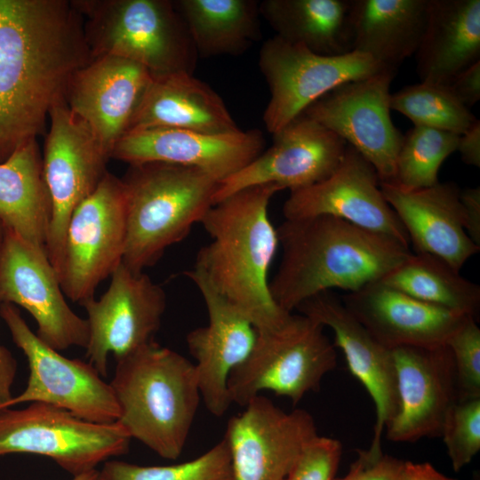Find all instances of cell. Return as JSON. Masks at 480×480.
I'll return each mask as SVG.
<instances>
[{"label": "cell", "instance_id": "6da1fadb", "mask_svg": "<svg viewBox=\"0 0 480 480\" xmlns=\"http://www.w3.org/2000/svg\"><path fill=\"white\" fill-rule=\"evenodd\" d=\"M92 59L72 2L0 0V162L43 133Z\"/></svg>", "mask_w": 480, "mask_h": 480}, {"label": "cell", "instance_id": "7a4b0ae2", "mask_svg": "<svg viewBox=\"0 0 480 480\" xmlns=\"http://www.w3.org/2000/svg\"><path fill=\"white\" fill-rule=\"evenodd\" d=\"M276 230L283 252L269 290L287 313L320 292H353L380 281L412 253L394 238L332 216L284 220Z\"/></svg>", "mask_w": 480, "mask_h": 480}, {"label": "cell", "instance_id": "3957f363", "mask_svg": "<svg viewBox=\"0 0 480 480\" xmlns=\"http://www.w3.org/2000/svg\"><path fill=\"white\" fill-rule=\"evenodd\" d=\"M280 190L274 184L241 189L213 204L200 222L212 241L198 252L195 267L257 332L279 327L292 314L275 302L268 281L279 246L268 205Z\"/></svg>", "mask_w": 480, "mask_h": 480}, {"label": "cell", "instance_id": "277c9868", "mask_svg": "<svg viewBox=\"0 0 480 480\" xmlns=\"http://www.w3.org/2000/svg\"><path fill=\"white\" fill-rule=\"evenodd\" d=\"M116 361L117 422L160 457L178 459L201 400L194 363L154 340Z\"/></svg>", "mask_w": 480, "mask_h": 480}, {"label": "cell", "instance_id": "5b68a950", "mask_svg": "<svg viewBox=\"0 0 480 480\" xmlns=\"http://www.w3.org/2000/svg\"><path fill=\"white\" fill-rule=\"evenodd\" d=\"M121 180L127 212L122 263L134 273L155 265L201 222L220 184L200 169L162 162L130 164Z\"/></svg>", "mask_w": 480, "mask_h": 480}, {"label": "cell", "instance_id": "8992f818", "mask_svg": "<svg viewBox=\"0 0 480 480\" xmlns=\"http://www.w3.org/2000/svg\"><path fill=\"white\" fill-rule=\"evenodd\" d=\"M83 16L92 58L115 56L153 77L192 73L197 53L174 3L167 0L72 1Z\"/></svg>", "mask_w": 480, "mask_h": 480}, {"label": "cell", "instance_id": "52a82bcc", "mask_svg": "<svg viewBox=\"0 0 480 480\" xmlns=\"http://www.w3.org/2000/svg\"><path fill=\"white\" fill-rule=\"evenodd\" d=\"M313 319L291 314L279 327L257 332L252 351L228 380L231 403L244 407L262 391L288 397L294 404L317 391L337 364L333 342Z\"/></svg>", "mask_w": 480, "mask_h": 480}, {"label": "cell", "instance_id": "ba28073f", "mask_svg": "<svg viewBox=\"0 0 480 480\" xmlns=\"http://www.w3.org/2000/svg\"><path fill=\"white\" fill-rule=\"evenodd\" d=\"M131 436L116 421L95 423L41 402L0 410V457L29 453L52 459L74 476L129 452Z\"/></svg>", "mask_w": 480, "mask_h": 480}, {"label": "cell", "instance_id": "9c48e42d", "mask_svg": "<svg viewBox=\"0 0 480 480\" xmlns=\"http://www.w3.org/2000/svg\"><path fill=\"white\" fill-rule=\"evenodd\" d=\"M0 316L29 367L26 388L0 410L21 403L41 402L91 422L108 424L118 420L120 408L112 387L90 362L67 358L43 342L14 305L1 304Z\"/></svg>", "mask_w": 480, "mask_h": 480}, {"label": "cell", "instance_id": "30bf717a", "mask_svg": "<svg viewBox=\"0 0 480 480\" xmlns=\"http://www.w3.org/2000/svg\"><path fill=\"white\" fill-rule=\"evenodd\" d=\"M126 236L124 184L108 172L70 216L58 274L63 293L81 306L94 298L100 282L122 263Z\"/></svg>", "mask_w": 480, "mask_h": 480}, {"label": "cell", "instance_id": "8fae6325", "mask_svg": "<svg viewBox=\"0 0 480 480\" xmlns=\"http://www.w3.org/2000/svg\"><path fill=\"white\" fill-rule=\"evenodd\" d=\"M49 120L42 156L44 176L52 203L45 251L58 275L70 216L99 186L108 172L106 166L111 156L85 122L74 114L66 102L52 109Z\"/></svg>", "mask_w": 480, "mask_h": 480}, {"label": "cell", "instance_id": "7c38bea8", "mask_svg": "<svg viewBox=\"0 0 480 480\" xmlns=\"http://www.w3.org/2000/svg\"><path fill=\"white\" fill-rule=\"evenodd\" d=\"M259 67L270 92L263 121L272 134L339 85L385 68L360 52L322 55L276 36L262 44Z\"/></svg>", "mask_w": 480, "mask_h": 480}, {"label": "cell", "instance_id": "4fadbf2b", "mask_svg": "<svg viewBox=\"0 0 480 480\" xmlns=\"http://www.w3.org/2000/svg\"><path fill=\"white\" fill-rule=\"evenodd\" d=\"M396 73L383 68L340 84L303 112L359 152L380 182L394 180L403 139L390 116L389 88Z\"/></svg>", "mask_w": 480, "mask_h": 480}, {"label": "cell", "instance_id": "5bb4252c", "mask_svg": "<svg viewBox=\"0 0 480 480\" xmlns=\"http://www.w3.org/2000/svg\"><path fill=\"white\" fill-rule=\"evenodd\" d=\"M1 304L26 309L36 322L37 337L59 352L73 346L87 347V321L65 300L46 252L4 228L0 236Z\"/></svg>", "mask_w": 480, "mask_h": 480}, {"label": "cell", "instance_id": "9a60e30c", "mask_svg": "<svg viewBox=\"0 0 480 480\" xmlns=\"http://www.w3.org/2000/svg\"><path fill=\"white\" fill-rule=\"evenodd\" d=\"M110 276L100 298L82 305L89 327L85 356L102 377L109 353L117 360L154 340L166 308L164 291L145 273L121 263Z\"/></svg>", "mask_w": 480, "mask_h": 480}, {"label": "cell", "instance_id": "2e32d148", "mask_svg": "<svg viewBox=\"0 0 480 480\" xmlns=\"http://www.w3.org/2000/svg\"><path fill=\"white\" fill-rule=\"evenodd\" d=\"M244 407L230 418L224 435L233 480H283L317 436L312 415L303 409L286 412L261 395Z\"/></svg>", "mask_w": 480, "mask_h": 480}, {"label": "cell", "instance_id": "e0dca14e", "mask_svg": "<svg viewBox=\"0 0 480 480\" xmlns=\"http://www.w3.org/2000/svg\"><path fill=\"white\" fill-rule=\"evenodd\" d=\"M273 136L268 149L220 182L214 204L249 187L274 184L292 191L316 184L333 172L348 145L303 113Z\"/></svg>", "mask_w": 480, "mask_h": 480}, {"label": "cell", "instance_id": "ac0fdd59", "mask_svg": "<svg viewBox=\"0 0 480 480\" xmlns=\"http://www.w3.org/2000/svg\"><path fill=\"white\" fill-rule=\"evenodd\" d=\"M285 220L332 216L394 238L409 247L408 236L384 198L373 166L347 145L344 156L326 179L290 191L283 206Z\"/></svg>", "mask_w": 480, "mask_h": 480}, {"label": "cell", "instance_id": "d6986e66", "mask_svg": "<svg viewBox=\"0 0 480 480\" xmlns=\"http://www.w3.org/2000/svg\"><path fill=\"white\" fill-rule=\"evenodd\" d=\"M398 408L387 425L389 441L441 436L445 416L459 399L449 348L404 346L391 349Z\"/></svg>", "mask_w": 480, "mask_h": 480}, {"label": "cell", "instance_id": "ffe728a7", "mask_svg": "<svg viewBox=\"0 0 480 480\" xmlns=\"http://www.w3.org/2000/svg\"><path fill=\"white\" fill-rule=\"evenodd\" d=\"M185 274L198 288L209 319L207 325L188 333V348L196 360L201 399L210 413L221 417L232 404L228 391L229 375L249 356L257 331L199 268L194 267Z\"/></svg>", "mask_w": 480, "mask_h": 480}, {"label": "cell", "instance_id": "44dd1931", "mask_svg": "<svg viewBox=\"0 0 480 480\" xmlns=\"http://www.w3.org/2000/svg\"><path fill=\"white\" fill-rule=\"evenodd\" d=\"M265 139L257 129L205 133L147 128L128 132L115 145L111 158L130 164L162 162L200 169L219 182L242 170L263 150Z\"/></svg>", "mask_w": 480, "mask_h": 480}, {"label": "cell", "instance_id": "7402d4cb", "mask_svg": "<svg viewBox=\"0 0 480 480\" xmlns=\"http://www.w3.org/2000/svg\"><path fill=\"white\" fill-rule=\"evenodd\" d=\"M296 310L332 331L334 347L343 352L350 372L364 387L375 405L374 434L367 450L382 453V433L398 408L391 349L380 343L332 291L308 298Z\"/></svg>", "mask_w": 480, "mask_h": 480}, {"label": "cell", "instance_id": "603a6c76", "mask_svg": "<svg viewBox=\"0 0 480 480\" xmlns=\"http://www.w3.org/2000/svg\"><path fill=\"white\" fill-rule=\"evenodd\" d=\"M153 76L139 63L99 56L74 76L66 97L69 109L110 153L125 135Z\"/></svg>", "mask_w": 480, "mask_h": 480}, {"label": "cell", "instance_id": "cb8c5ba5", "mask_svg": "<svg viewBox=\"0 0 480 480\" xmlns=\"http://www.w3.org/2000/svg\"><path fill=\"white\" fill-rule=\"evenodd\" d=\"M381 193L396 214L416 253L437 257L460 270L480 247L464 228L459 187L437 182L407 189L393 182H380Z\"/></svg>", "mask_w": 480, "mask_h": 480}, {"label": "cell", "instance_id": "d4e9b609", "mask_svg": "<svg viewBox=\"0 0 480 480\" xmlns=\"http://www.w3.org/2000/svg\"><path fill=\"white\" fill-rule=\"evenodd\" d=\"M349 312L383 346L439 347L468 316L431 305L380 281L348 292Z\"/></svg>", "mask_w": 480, "mask_h": 480}, {"label": "cell", "instance_id": "484cf974", "mask_svg": "<svg viewBox=\"0 0 480 480\" xmlns=\"http://www.w3.org/2000/svg\"><path fill=\"white\" fill-rule=\"evenodd\" d=\"M147 128L205 133L240 130L220 95L188 72L153 77L129 132Z\"/></svg>", "mask_w": 480, "mask_h": 480}, {"label": "cell", "instance_id": "4316f807", "mask_svg": "<svg viewBox=\"0 0 480 480\" xmlns=\"http://www.w3.org/2000/svg\"><path fill=\"white\" fill-rule=\"evenodd\" d=\"M415 57L420 82L446 85L480 60V0H428Z\"/></svg>", "mask_w": 480, "mask_h": 480}, {"label": "cell", "instance_id": "83f0119b", "mask_svg": "<svg viewBox=\"0 0 480 480\" xmlns=\"http://www.w3.org/2000/svg\"><path fill=\"white\" fill-rule=\"evenodd\" d=\"M428 0H350L351 52L370 56L396 72L415 54L424 31Z\"/></svg>", "mask_w": 480, "mask_h": 480}, {"label": "cell", "instance_id": "f1b7e54d", "mask_svg": "<svg viewBox=\"0 0 480 480\" xmlns=\"http://www.w3.org/2000/svg\"><path fill=\"white\" fill-rule=\"evenodd\" d=\"M51 216L43 156L35 140L0 162V225L45 251Z\"/></svg>", "mask_w": 480, "mask_h": 480}, {"label": "cell", "instance_id": "f546056e", "mask_svg": "<svg viewBox=\"0 0 480 480\" xmlns=\"http://www.w3.org/2000/svg\"><path fill=\"white\" fill-rule=\"evenodd\" d=\"M350 0H265L260 14L276 36L322 55L351 52Z\"/></svg>", "mask_w": 480, "mask_h": 480}, {"label": "cell", "instance_id": "4dcf8cb0", "mask_svg": "<svg viewBox=\"0 0 480 480\" xmlns=\"http://www.w3.org/2000/svg\"><path fill=\"white\" fill-rule=\"evenodd\" d=\"M173 3L199 56L240 55L260 38L259 2L255 0Z\"/></svg>", "mask_w": 480, "mask_h": 480}, {"label": "cell", "instance_id": "1f68e13d", "mask_svg": "<svg viewBox=\"0 0 480 480\" xmlns=\"http://www.w3.org/2000/svg\"><path fill=\"white\" fill-rule=\"evenodd\" d=\"M420 300L476 318L480 286L463 277L444 260L426 253H411L381 280Z\"/></svg>", "mask_w": 480, "mask_h": 480}, {"label": "cell", "instance_id": "d6a6232c", "mask_svg": "<svg viewBox=\"0 0 480 480\" xmlns=\"http://www.w3.org/2000/svg\"><path fill=\"white\" fill-rule=\"evenodd\" d=\"M390 109L424 126L461 135L477 120L448 85L420 82L390 95Z\"/></svg>", "mask_w": 480, "mask_h": 480}, {"label": "cell", "instance_id": "836d02e7", "mask_svg": "<svg viewBox=\"0 0 480 480\" xmlns=\"http://www.w3.org/2000/svg\"><path fill=\"white\" fill-rule=\"evenodd\" d=\"M460 135L414 125L403 135L393 183L407 189L433 186L444 161L457 151Z\"/></svg>", "mask_w": 480, "mask_h": 480}, {"label": "cell", "instance_id": "e575fe53", "mask_svg": "<svg viewBox=\"0 0 480 480\" xmlns=\"http://www.w3.org/2000/svg\"><path fill=\"white\" fill-rule=\"evenodd\" d=\"M104 480H233L230 452L223 438L199 457L168 466H139L107 460L100 470Z\"/></svg>", "mask_w": 480, "mask_h": 480}, {"label": "cell", "instance_id": "d590c367", "mask_svg": "<svg viewBox=\"0 0 480 480\" xmlns=\"http://www.w3.org/2000/svg\"><path fill=\"white\" fill-rule=\"evenodd\" d=\"M441 436L454 471L469 464L480 450V397L458 399L445 416Z\"/></svg>", "mask_w": 480, "mask_h": 480}, {"label": "cell", "instance_id": "8d00e7d4", "mask_svg": "<svg viewBox=\"0 0 480 480\" xmlns=\"http://www.w3.org/2000/svg\"><path fill=\"white\" fill-rule=\"evenodd\" d=\"M459 399L480 397V328L467 316L449 338Z\"/></svg>", "mask_w": 480, "mask_h": 480}, {"label": "cell", "instance_id": "74e56055", "mask_svg": "<svg viewBox=\"0 0 480 480\" xmlns=\"http://www.w3.org/2000/svg\"><path fill=\"white\" fill-rule=\"evenodd\" d=\"M341 455L339 440L317 435L306 444L283 480H333Z\"/></svg>", "mask_w": 480, "mask_h": 480}, {"label": "cell", "instance_id": "f35d334b", "mask_svg": "<svg viewBox=\"0 0 480 480\" xmlns=\"http://www.w3.org/2000/svg\"><path fill=\"white\" fill-rule=\"evenodd\" d=\"M406 461L388 454L358 451L348 472L333 480H404Z\"/></svg>", "mask_w": 480, "mask_h": 480}, {"label": "cell", "instance_id": "ab89813d", "mask_svg": "<svg viewBox=\"0 0 480 480\" xmlns=\"http://www.w3.org/2000/svg\"><path fill=\"white\" fill-rule=\"evenodd\" d=\"M447 85L466 108L476 105L480 100V60L460 72Z\"/></svg>", "mask_w": 480, "mask_h": 480}, {"label": "cell", "instance_id": "60d3db41", "mask_svg": "<svg viewBox=\"0 0 480 480\" xmlns=\"http://www.w3.org/2000/svg\"><path fill=\"white\" fill-rule=\"evenodd\" d=\"M460 201L464 215V228L471 241L480 247V188L460 190Z\"/></svg>", "mask_w": 480, "mask_h": 480}, {"label": "cell", "instance_id": "b9f144b4", "mask_svg": "<svg viewBox=\"0 0 480 480\" xmlns=\"http://www.w3.org/2000/svg\"><path fill=\"white\" fill-rule=\"evenodd\" d=\"M457 150L465 164L480 167V121L478 119L460 135Z\"/></svg>", "mask_w": 480, "mask_h": 480}, {"label": "cell", "instance_id": "7bdbcfd3", "mask_svg": "<svg viewBox=\"0 0 480 480\" xmlns=\"http://www.w3.org/2000/svg\"><path fill=\"white\" fill-rule=\"evenodd\" d=\"M2 228L0 225V236ZM17 372V362L12 353L0 344V409L12 397V387Z\"/></svg>", "mask_w": 480, "mask_h": 480}, {"label": "cell", "instance_id": "ee69618b", "mask_svg": "<svg viewBox=\"0 0 480 480\" xmlns=\"http://www.w3.org/2000/svg\"><path fill=\"white\" fill-rule=\"evenodd\" d=\"M404 480H457L439 472L428 462L406 461Z\"/></svg>", "mask_w": 480, "mask_h": 480}, {"label": "cell", "instance_id": "f6af8a7d", "mask_svg": "<svg viewBox=\"0 0 480 480\" xmlns=\"http://www.w3.org/2000/svg\"><path fill=\"white\" fill-rule=\"evenodd\" d=\"M71 480H104L100 470L92 469L74 476Z\"/></svg>", "mask_w": 480, "mask_h": 480}]
</instances>
